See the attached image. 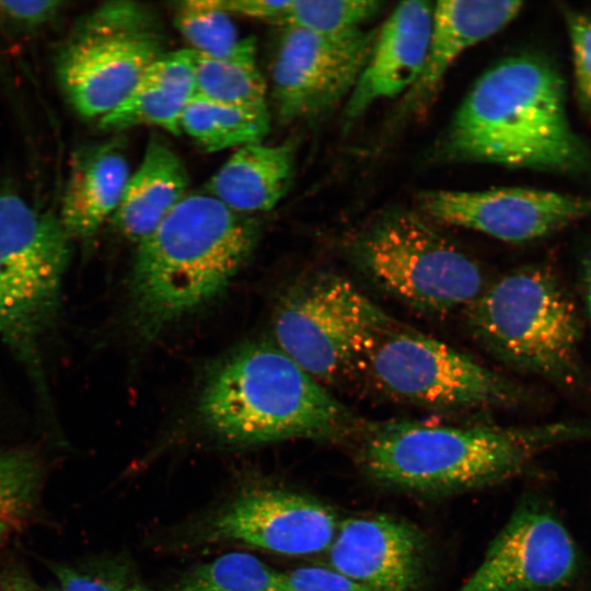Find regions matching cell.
Listing matches in <instances>:
<instances>
[{
    "mask_svg": "<svg viewBox=\"0 0 591 591\" xmlns=\"http://www.w3.org/2000/svg\"><path fill=\"white\" fill-rule=\"evenodd\" d=\"M558 72L531 55L509 57L473 85L443 143L448 158L514 167L578 170L587 148L567 118Z\"/></svg>",
    "mask_w": 591,
    "mask_h": 591,
    "instance_id": "cell-1",
    "label": "cell"
},
{
    "mask_svg": "<svg viewBox=\"0 0 591 591\" xmlns=\"http://www.w3.org/2000/svg\"><path fill=\"white\" fill-rule=\"evenodd\" d=\"M256 229L208 193L187 194L138 243L131 278V318L152 338L216 298L244 266Z\"/></svg>",
    "mask_w": 591,
    "mask_h": 591,
    "instance_id": "cell-2",
    "label": "cell"
},
{
    "mask_svg": "<svg viewBox=\"0 0 591 591\" xmlns=\"http://www.w3.org/2000/svg\"><path fill=\"white\" fill-rule=\"evenodd\" d=\"M197 412L221 440L341 439L358 432L357 415L277 345L250 343L228 354L206 376Z\"/></svg>",
    "mask_w": 591,
    "mask_h": 591,
    "instance_id": "cell-3",
    "label": "cell"
},
{
    "mask_svg": "<svg viewBox=\"0 0 591 591\" xmlns=\"http://www.w3.org/2000/svg\"><path fill=\"white\" fill-rule=\"evenodd\" d=\"M557 427L509 429L419 421L385 422L368 428L360 462L374 480L417 493L474 489L517 474Z\"/></svg>",
    "mask_w": 591,
    "mask_h": 591,
    "instance_id": "cell-4",
    "label": "cell"
},
{
    "mask_svg": "<svg viewBox=\"0 0 591 591\" xmlns=\"http://www.w3.org/2000/svg\"><path fill=\"white\" fill-rule=\"evenodd\" d=\"M473 335L506 364L560 384L581 378L582 324L557 278L541 267L509 271L467 306Z\"/></svg>",
    "mask_w": 591,
    "mask_h": 591,
    "instance_id": "cell-5",
    "label": "cell"
},
{
    "mask_svg": "<svg viewBox=\"0 0 591 591\" xmlns=\"http://www.w3.org/2000/svg\"><path fill=\"white\" fill-rule=\"evenodd\" d=\"M70 241L59 218L0 195V340L35 374L60 308Z\"/></svg>",
    "mask_w": 591,
    "mask_h": 591,
    "instance_id": "cell-6",
    "label": "cell"
},
{
    "mask_svg": "<svg viewBox=\"0 0 591 591\" xmlns=\"http://www.w3.org/2000/svg\"><path fill=\"white\" fill-rule=\"evenodd\" d=\"M164 53L166 37L154 9L111 1L82 19L62 46L57 79L77 114L100 120L126 100Z\"/></svg>",
    "mask_w": 591,
    "mask_h": 591,
    "instance_id": "cell-7",
    "label": "cell"
},
{
    "mask_svg": "<svg viewBox=\"0 0 591 591\" xmlns=\"http://www.w3.org/2000/svg\"><path fill=\"white\" fill-rule=\"evenodd\" d=\"M351 254L375 286L421 312L467 308L485 288L479 265L412 212L378 220L356 239Z\"/></svg>",
    "mask_w": 591,
    "mask_h": 591,
    "instance_id": "cell-8",
    "label": "cell"
},
{
    "mask_svg": "<svg viewBox=\"0 0 591 591\" xmlns=\"http://www.w3.org/2000/svg\"><path fill=\"white\" fill-rule=\"evenodd\" d=\"M391 318L346 277L320 271L296 282L274 313L277 346L322 384L360 367Z\"/></svg>",
    "mask_w": 591,
    "mask_h": 591,
    "instance_id": "cell-9",
    "label": "cell"
},
{
    "mask_svg": "<svg viewBox=\"0 0 591 591\" xmlns=\"http://www.w3.org/2000/svg\"><path fill=\"white\" fill-rule=\"evenodd\" d=\"M359 369L393 398L427 408L510 407L522 389L452 346L395 322L373 343Z\"/></svg>",
    "mask_w": 591,
    "mask_h": 591,
    "instance_id": "cell-10",
    "label": "cell"
},
{
    "mask_svg": "<svg viewBox=\"0 0 591 591\" xmlns=\"http://www.w3.org/2000/svg\"><path fill=\"white\" fill-rule=\"evenodd\" d=\"M273 67V97L283 121L317 117L349 96L376 34L356 28L323 35L283 25Z\"/></svg>",
    "mask_w": 591,
    "mask_h": 591,
    "instance_id": "cell-11",
    "label": "cell"
},
{
    "mask_svg": "<svg viewBox=\"0 0 591 591\" xmlns=\"http://www.w3.org/2000/svg\"><path fill=\"white\" fill-rule=\"evenodd\" d=\"M577 553L566 528L535 505L518 508L455 591H551L569 581Z\"/></svg>",
    "mask_w": 591,
    "mask_h": 591,
    "instance_id": "cell-12",
    "label": "cell"
},
{
    "mask_svg": "<svg viewBox=\"0 0 591 591\" xmlns=\"http://www.w3.org/2000/svg\"><path fill=\"white\" fill-rule=\"evenodd\" d=\"M421 206L430 217L443 223L510 243L548 235L591 215V200L522 187L429 192L422 195Z\"/></svg>",
    "mask_w": 591,
    "mask_h": 591,
    "instance_id": "cell-13",
    "label": "cell"
},
{
    "mask_svg": "<svg viewBox=\"0 0 591 591\" xmlns=\"http://www.w3.org/2000/svg\"><path fill=\"white\" fill-rule=\"evenodd\" d=\"M335 512L294 491L253 489L220 508L205 525L210 541H234L283 555H309L331 546Z\"/></svg>",
    "mask_w": 591,
    "mask_h": 591,
    "instance_id": "cell-14",
    "label": "cell"
},
{
    "mask_svg": "<svg viewBox=\"0 0 591 591\" xmlns=\"http://www.w3.org/2000/svg\"><path fill=\"white\" fill-rule=\"evenodd\" d=\"M328 549L332 569L372 591H412L426 570L421 532L389 515L344 520Z\"/></svg>",
    "mask_w": 591,
    "mask_h": 591,
    "instance_id": "cell-15",
    "label": "cell"
},
{
    "mask_svg": "<svg viewBox=\"0 0 591 591\" xmlns=\"http://www.w3.org/2000/svg\"><path fill=\"white\" fill-rule=\"evenodd\" d=\"M432 7L425 1L399 3L387 18L346 103V116L363 114L373 103L410 89L427 57Z\"/></svg>",
    "mask_w": 591,
    "mask_h": 591,
    "instance_id": "cell-16",
    "label": "cell"
},
{
    "mask_svg": "<svg viewBox=\"0 0 591 591\" xmlns=\"http://www.w3.org/2000/svg\"><path fill=\"white\" fill-rule=\"evenodd\" d=\"M519 1H439L424 68L409 89L410 107L429 100L450 66L473 45L496 34L520 12Z\"/></svg>",
    "mask_w": 591,
    "mask_h": 591,
    "instance_id": "cell-17",
    "label": "cell"
},
{
    "mask_svg": "<svg viewBox=\"0 0 591 591\" xmlns=\"http://www.w3.org/2000/svg\"><path fill=\"white\" fill-rule=\"evenodd\" d=\"M187 170L172 148L150 139L137 170L130 173L112 217L117 231L139 243L188 194Z\"/></svg>",
    "mask_w": 591,
    "mask_h": 591,
    "instance_id": "cell-18",
    "label": "cell"
},
{
    "mask_svg": "<svg viewBox=\"0 0 591 591\" xmlns=\"http://www.w3.org/2000/svg\"><path fill=\"white\" fill-rule=\"evenodd\" d=\"M129 175L127 159L115 144L89 149L77 158L59 217L71 240L91 237L112 219Z\"/></svg>",
    "mask_w": 591,
    "mask_h": 591,
    "instance_id": "cell-19",
    "label": "cell"
},
{
    "mask_svg": "<svg viewBox=\"0 0 591 591\" xmlns=\"http://www.w3.org/2000/svg\"><path fill=\"white\" fill-rule=\"evenodd\" d=\"M294 171L289 144L250 143L211 176L206 193L239 213L268 211L287 194Z\"/></svg>",
    "mask_w": 591,
    "mask_h": 591,
    "instance_id": "cell-20",
    "label": "cell"
},
{
    "mask_svg": "<svg viewBox=\"0 0 591 591\" xmlns=\"http://www.w3.org/2000/svg\"><path fill=\"white\" fill-rule=\"evenodd\" d=\"M181 130L209 152L241 148L260 142L269 130V114L195 95L184 109Z\"/></svg>",
    "mask_w": 591,
    "mask_h": 591,
    "instance_id": "cell-21",
    "label": "cell"
},
{
    "mask_svg": "<svg viewBox=\"0 0 591 591\" xmlns=\"http://www.w3.org/2000/svg\"><path fill=\"white\" fill-rule=\"evenodd\" d=\"M174 26L190 45L189 49L205 57L256 61V44L241 37L230 14L216 0H187L177 3Z\"/></svg>",
    "mask_w": 591,
    "mask_h": 591,
    "instance_id": "cell-22",
    "label": "cell"
},
{
    "mask_svg": "<svg viewBox=\"0 0 591 591\" xmlns=\"http://www.w3.org/2000/svg\"><path fill=\"white\" fill-rule=\"evenodd\" d=\"M174 591H290L285 573L246 553L224 554L188 571Z\"/></svg>",
    "mask_w": 591,
    "mask_h": 591,
    "instance_id": "cell-23",
    "label": "cell"
},
{
    "mask_svg": "<svg viewBox=\"0 0 591 591\" xmlns=\"http://www.w3.org/2000/svg\"><path fill=\"white\" fill-rule=\"evenodd\" d=\"M194 96L143 74L126 100L99 124L105 130L115 131L140 125L155 126L178 136L182 115Z\"/></svg>",
    "mask_w": 591,
    "mask_h": 591,
    "instance_id": "cell-24",
    "label": "cell"
},
{
    "mask_svg": "<svg viewBox=\"0 0 591 591\" xmlns=\"http://www.w3.org/2000/svg\"><path fill=\"white\" fill-rule=\"evenodd\" d=\"M195 95L231 106L267 109V86L256 61L216 59L196 54Z\"/></svg>",
    "mask_w": 591,
    "mask_h": 591,
    "instance_id": "cell-25",
    "label": "cell"
},
{
    "mask_svg": "<svg viewBox=\"0 0 591 591\" xmlns=\"http://www.w3.org/2000/svg\"><path fill=\"white\" fill-rule=\"evenodd\" d=\"M43 476L39 457L28 449L0 453V521L18 528L33 510Z\"/></svg>",
    "mask_w": 591,
    "mask_h": 591,
    "instance_id": "cell-26",
    "label": "cell"
},
{
    "mask_svg": "<svg viewBox=\"0 0 591 591\" xmlns=\"http://www.w3.org/2000/svg\"><path fill=\"white\" fill-rule=\"evenodd\" d=\"M381 2L371 0L290 1L282 26L334 35L356 28L380 11Z\"/></svg>",
    "mask_w": 591,
    "mask_h": 591,
    "instance_id": "cell-27",
    "label": "cell"
},
{
    "mask_svg": "<svg viewBox=\"0 0 591 591\" xmlns=\"http://www.w3.org/2000/svg\"><path fill=\"white\" fill-rule=\"evenodd\" d=\"M59 591H158L123 567L53 565Z\"/></svg>",
    "mask_w": 591,
    "mask_h": 591,
    "instance_id": "cell-28",
    "label": "cell"
},
{
    "mask_svg": "<svg viewBox=\"0 0 591 591\" xmlns=\"http://www.w3.org/2000/svg\"><path fill=\"white\" fill-rule=\"evenodd\" d=\"M569 34L578 92L582 102L591 108V18L570 15Z\"/></svg>",
    "mask_w": 591,
    "mask_h": 591,
    "instance_id": "cell-29",
    "label": "cell"
},
{
    "mask_svg": "<svg viewBox=\"0 0 591 591\" xmlns=\"http://www.w3.org/2000/svg\"><path fill=\"white\" fill-rule=\"evenodd\" d=\"M283 573L290 591H372L332 568L303 567Z\"/></svg>",
    "mask_w": 591,
    "mask_h": 591,
    "instance_id": "cell-30",
    "label": "cell"
},
{
    "mask_svg": "<svg viewBox=\"0 0 591 591\" xmlns=\"http://www.w3.org/2000/svg\"><path fill=\"white\" fill-rule=\"evenodd\" d=\"M62 1H0V13L19 24L36 26L53 19L62 7Z\"/></svg>",
    "mask_w": 591,
    "mask_h": 591,
    "instance_id": "cell-31",
    "label": "cell"
},
{
    "mask_svg": "<svg viewBox=\"0 0 591 591\" xmlns=\"http://www.w3.org/2000/svg\"><path fill=\"white\" fill-rule=\"evenodd\" d=\"M290 1L268 0H216L220 9L229 14H239L266 20L282 25Z\"/></svg>",
    "mask_w": 591,
    "mask_h": 591,
    "instance_id": "cell-32",
    "label": "cell"
},
{
    "mask_svg": "<svg viewBox=\"0 0 591 591\" xmlns=\"http://www.w3.org/2000/svg\"><path fill=\"white\" fill-rule=\"evenodd\" d=\"M581 280L584 293L586 309L591 326V253L587 254L581 263Z\"/></svg>",
    "mask_w": 591,
    "mask_h": 591,
    "instance_id": "cell-33",
    "label": "cell"
},
{
    "mask_svg": "<svg viewBox=\"0 0 591 591\" xmlns=\"http://www.w3.org/2000/svg\"><path fill=\"white\" fill-rule=\"evenodd\" d=\"M10 529L11 526L8 523L0 521V542Z\"/></svg>",
    "mask_w": 591,
    "mask_h": 591,
    "instance_id": "cell-34",
    "label": "cell"
},
{
    "mask_svg": "<svg viewBox=\"0 0 591 591\" xmlns=\"http://www.w3.org/2000/svg\"><path fill=\"white\" fill-rule=\"evenodd\" d=\"M51 591H59V590H51Z\"/></svg>",
    "mask_w": 591,
    "mask_h": 591,
    "instance_id": "cell-35",
    "label": "cell"
}]
</instances>
